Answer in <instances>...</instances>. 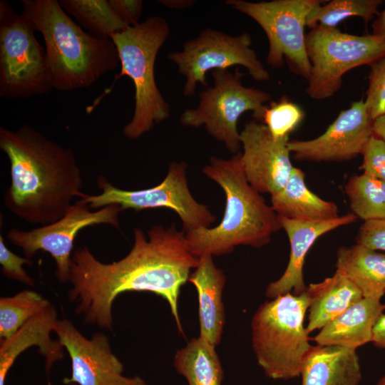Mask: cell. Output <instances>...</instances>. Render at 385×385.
Returning a JSON list of instances; mask_svg holds the SVG:
<instances>
[{
    "mask_svg": "<svg viewBox=\"0 0 385 385\" xmlns=\"http://www.w3.org/2000/svg\"><path fill=\"white\" fill-rule=\"evenodd\" d=\"M373 134L385 143V113L374 120Z\"/></svg>",
    "mask_w": 385,
    "mask_h": 385,
    "instance_id": "74e56055",
    "label": "cell"
},
{
    "mask_svg": "<svg viewBox=\"0 0 385 385\" xmlns=\"http://www.w3.org/2000/svg\"><path fill=\"white\" fill-rule=\"evenodd\" d=\"M61 6L91 35L111 38L127 29L111 7L109 0H60Z\"/></svg>",
    "mask_w": 385,
    "mask_h": 385,
    "instance_id": "484cf974",
    "label": "cell"
},
{
    "mask_svg": "<svg viewBox=\"0 0 385 385\" xmlns=\"http://www.w3.org/2000/svg\"><path fill=\"white\" fill-rule=\"evenodd\" d=\"M385 311L380 300L362 297L322 327L314 337L319 345L356 349L372 342L374 327Z\"/></svg>",
    "mask_w": 385,
    "mask_h": 385,
    "instance_id": "44dd1931",
    "label": "cell"
},
{
    "mask_svg": "<svg viewBox=\"0 0 385 385\" xmlns=\"http://www.w3.org/2000/svg\"><path fill=\"white\" fill-rule=\"evenodd\" d=\"M250 35L245 32L230 36L222 31L207 28L200 34L183 44L181 51L168 54L178 72L185 78L183 94L193 96L197 83L209 86L206 73L214 70H227L233 66L247 68L253 79L265 81L270 74L251 47Z\"/></svg>",
    "mask_w": 385,
    "mask_h": 385,
    "instance_id": "7c38bea8",
    "label": "cell"
},
{
    "mask_svg": "<svg viewBox=\"0 0 385 385\" xmlns=\"http://www.w3.org/2000/svg\"><path fill=\"white\" fill-rule=\"evenodd\" d=\"M304 173L293 168L284 187L271 195L274 210L280 216L299 221L326 220L339 217L335 202L324 200L309 190Z\"/></svg>",
    "mask_w": 385,
    "mask_h": 385,
    "instance_id": "603a6c76",
    "label": "cell"
},
{
    "mask_svg": "<svg viewBox=\"0 0 385 385\" xmlns=\"http://www.w3.org/2000/svg\"><path fill=\"white\" fill-rule=\"evenodd\" d=\"M123 211L118 205H110L91 211L88 203L79 198L58 220L29 231L11 229L6 233L9 241L22 249L31 260L40 250L48 252L56 265L55 274L61 283L69 282L74 240L83 228L96 225H109L119 228V215Z\"/></svg>",
    "mask_w": 385,
    "mask_h": 385,
    "instance_id": "4fadbf2b",
    "label": "cell"
},
{
    "mask_svg": "<svg viewBox=\"0 0 385 385\" xmlns=\"http://www.w3.org/2000/svg\"><path fill=\"white\" fill-rule=\"evenodd\" d=\"M51 304L41 294L24 289L0 298V338L11 337L22 326Z\"/></svg>",
    "mask_w": 385,
    "mask_h": 385,
    "instance_id": "83f0119b",
    "label": "cell"
},
{
    "mask_svg": "<svg viewBox=\"0 0 385 385\" xmlns=\"http://www.w3.org/2000/svg\"><path fill=\"white\" fill-rule=\"evenodd\" d=\"M306 51L311 64L306 92L312 99L324 100L341 88L346 72L384 57L385 39L318 26L306 35Z\"/></svg>",
    "mask_w": 385,
    "mask_h": 385,
    "instance_id": "9c48e42d",
    "label": "cell"
},
{
    "mask_svg": "<svg viewBox=\"0 0 385 385\" xmlns=\"http://www.w3.org/2000/svg\"><path fill=\"white\" fill-rule=\"evenodd\" d=\"M381 3V0H332L315 6L309 14L306 24L311 29L318 26L333 29L351 16L360 17L366 24L379 14Z\"/></svg>",
    "mask_w": 385,
    "mask_h": 385,
    "instance_id": "f1b7e54d",
    "label": "cell"
},
{
    "mask_svg": "<svg viewBox=\"0 0 385 385\" xmlns=\"http://www.w3.org/2000/svg\"><path fill=\"white\" fill-rule=\"evenodd\" d=\"M169 35L166 20L153 16L111 38L118 50L121 67L115 81L128 76L135 87L133 115L123 130L129 139H138L170 116V106L156 85L154 73L158 51Z\"/></svg>",
    "mask_w": 385,
    "mask_h": 385,
    "instance_id": "5b68a950",
    "label": "cell"
},
{
    "mask_svg": "<svg viewBox=\"0 0 385 385\" xmlns=\"http://www.w3.org/2000/svg\"><path fill=\"white\" fill-rule=\"evenodd\" d=\"M211 75L213 86L201 91L196 108L185 110L180 117L185 126L199 128L205 125L207 132L222 143L232 153L240 152V133L237 123L241 115L252 111L257 121H262L265 103L271 96L255 88L244 86L242 74L238 68L232 73L227 70H214Z\"/></svg>",
    "mask_w": 385,
    "mask_h": 385,
    "instance_id": "52a82bcc",
    "label": "cell"
},
{
    "mask_svg": "<svg viewBox=\"0 0 385 385\" xmlns=\"http://www.w3.org/2000/svg\"><path fill=\"white\" fill-rule=\"evenodd\" d=\"M304 116L302 108L284 96L267 107L262 121L272 136L278 140L289 137L302 121Z\"/></svg>",
    "mask_w": 385,
    "mask_h": 385,
    "instance_id": "f546056e",
    "label": "cell"
},
{
    "mask_svg": "<svg viewBox=\"0 0 385 385\" xmlns=\"http://www.w3.org/2000/svg\"><path fill=\"white\" fill-rule=\"evenodd\" d=\"M356 219L353 213L319 221H299L279 215L281 227L286 232L289 241V259L282 275L267 286L266 296L274 299L292 291L297 295L305 292L307 287L304 281L303 267L311 247L320 236L351 224Z\"/></svg>",
    "mask_w": 385,
    "mask_h": 385,
    "instance_id": "e0dca14e",
    "label": "cell"
},
{
    "mask_svg": "<svg viewBox=\"0 0 385 385\" xmlns=\"http://www.w3.org/2000/svg\"><path fill=\"white\" fill-rule=\"evenodd\" d=\"M187 163L172 162L165 178L158 185L150 188L126 190L113 185L102 175L97 180L98 195L81 192L91 209L98 210L110 205H118L123 210H143L167 208L175 211L183 222L185 232L202 227H210L216 217L207 207L199 203L192 195L187 180Z\"/></svg>",
    "mask_w": 385,
    "mask_h": 385,
    "instance_id": "30bf717a",
    "label": "cell"
},
{
    "mask_svg": "<svg viewBox=\"0 0 385 385\" xmlns=\"http://www.w3.org/2000/svg\"><path fill=\"white\" fill-rule=\"evenodd\" d=\"M336 268L360 289L363 297L381 301L385 294V254L359 244L341 247Z\"/></svg>",
    "mask_w": 385,
    "mask_h": 385,
    "instance_id": "cb8c5ba5",
    "label": "cell"
},
{
    "mask_svg": "<svg viewBox=\"0 0 385 385\" xmlns=\"http://www.w3.org/2000/svg\"><path fill=\"white\" fill-rule=\"evenodd\" d=\"M320 0H274L250 2L243 0L226 1L233 9L247 15L263 29L269 42L267 63L281 68L284 61L294 73L307 81L311 64L306 51L307 18Z\"/></svg>",
    "mask_w": 385,
    "mask_h": 385,
    "instance_id": "8fae6325",
    "label": "cell"
},
{
    "mask_svg": "<svg viewBox=\"0 0 385 385\" xmlns=\"http://www.w3.org/2000/svg\"><path fill=\"white\" fill-rule=\"evenodd\" d=\"M300 376L302 385H359L362 376L355 349L319 344L308 351Z\"/></svg>",
    "mask_w": 385,
    "mask_h": 385,
    "instance_id": "ffe728a7",
    "label": "cell"
},
{
    "mask_svg": "<svg viewBox=\"0 0 385 385\" xmlns=\"http://www.w3.org/2000/svg\"><path fill=\"white\" fill-rule=\"evenodd\" d=\"M371 27V35L385 39V8L381 13H379L377 17L372 22Z\"/></svg>",
    "mask_w": 385,
    "mask_h": 385,
    "instance_id": "8d00e7d4",
    "label": "cell"
},
{
    "mask_svg": "<svg viewBox=\"0 0 385 385\" xmlns=\"http://www.w3.org/2000/svg\"><path fill=\"white\" fill-rule=\"evenodd\" d=\"M24 14L0 1V96L26 98L49 92L46 50Z\"/></svg>",
    "mask_w": 385,
    "mask_h": 385,
    "instance_id": "ba28073f",
    "label": "cell"
},
{
    "mask_svg": "<svg viewBox=\"0 0 385 385\" xmlns=\"http://www.w3.org/2000/svg\"><path fill=\"white\" fill-rule=\"evenodd\" d=\"M371 342L375 346L385 349V313L379 317L374 327Z\"/></svg>",
    "mask_w": 385,
    "mask_h": 385,
    "instance_id": "d590c367",
    "label": "cell"
},
{
    "mask_svg": "<svg viewBox=\"0 0 385 385\" xmlns=\"http://www.w3.org/2000/svg\"><path fill=\"white\" fill-rule=\"evenodd\" d=\"M309 306L306 290L278 296L255 312L251 322L252 349L267 377L288 380L300 376L312 346L304 324Z\"/></svg>",
    "mask_w": 385,
    "mask_h": 385,
    "instance_id": "8992f818",
    "label": "cell"
},
{
    "mask_svg": "<svg viewBox=\"0 0 385 385\" xmlns=\"http://www.w3.org/2000/svg\"><path fill=\"white\" fill-rule=\"evenodd\" d=\"M213 257L204 255L188 281L196 289L198 297L200 335L217 346L222 337L225 322L222 292L226 283L224 272L213 262Z\"/></svg>",
    "mask_w": 385,
    "mask_h": 385,
    "instance_id": "d6986e66",
    "label": "cell"
},
{
    "mask_svg": "<svg viewBox=\"0 0 385 385\" xmlns=\"http://www.w3.org/2000/svg\"><path fill=\"white\" fill-rule=\"evenodd\" d=\"M67 385H77V384H74V383H71V384H67Z\"/></svg>",
    "mask_w": 385,
    "mask_h": 385,
    "instance_id": "60d3db41",
    "label": "cell"
},
{
    "mask_svg": "<svg viewBox=\"0 0 385 385\" xmlns=\"http://www.w3.org/2000/svg\"><path fill=\"white\" fill-rule=\"evenodd\" d=\"M0 264L1 272L9 279L17 280L29 286L34 285V280L26 272L22 265H32V260L13 253L6 246L4 237L0 235Z\"/></svg>",
    "mask_w": 385,
    "mask_h": 385,
    "instance_id": "1f68e13d",
    "label": "cell"
},
{
    "mask_svg": "<svg viewBox=\"0 0 385 385\" xmlns=\"http://www.w3.org/2000/svg\"><path fill=\"white\" fill-rule=\"evenodd\" d=\"M353 214L364 221L385 219V182L366 173L352 175L345 185Z\"/></svg>",
    "mask_w": 385,
    "mask_h": 385,
    "instance_id": "4316f807",
    "label": "cell"
},
{
    "mask_svg": "<svg viewBox=\"0 0 385 385\" xmlns=\"http://www.w3.org/2000/svg\"><path fill=\"white\" fill-rule=\"evenodd\" d=\"M369 86L364 101L372 120L385 113V56L370 66Z\"/></svg>",
    "mask_w": 385,
    "mask_h": 385,
    "instance_id": "4dcf8cb0",
    "label": "cell"
},
{
    "mask_svg": "<svg viewBox=\"0 0 385 385\" xmlns=\"http://www.w3.org/2000/svg\"><path fill=\"white\" fill-rule=\"evenodd\" d=\"M374 120L364 100L353 102L339 113L326 131L307 140H289L288 148L300 160L344 161L361 155L373 135Z\"/></svg>",
    "mask_w": 385,
    "mask_h": 385,
    "instance_id": "9a60e30c",
    "label": "cell"
},
{
    "mask_svg": "<svg viewBox=\"0 0 385 385\" xmlns=\"http://www.w3.org/2000/svg\"><path fill=\"white\" fill-rule=\"evenodd\" d=\"M0 148L10 164L11 185L4 205L19 219L45 225L61 219L83 187L71 149L29 125L0 128Z\"/></svg>",
    "mask_w": 385,
    "mask_h": 385,
    "instance_id": "7a4b0ae2",
    "label": "cell"
},
{
    "mask_svg": "<svg viewBox=\"0 0 385 385\" xmlns=\"http://www.w3.org/2000/svg\"><path fill=\"white\" fill-rule=\"evenodd\" d=\"M307 292L309 297L306 327L309 334L321 329L363 297L360 289L337 270L332 277L310 284Z\"/></svg>",
    "mask_w": 385,
    "mask_h": 385,
    "instance_id": "7402d4cb",
    "label": "cell"
},
{
    "mask_svg": "<svg viewBox=\"0 0 385 385\" xmlns=\"http://www.w3.org/2000/svg\"><path fill=\"white\" fill-rule=\"evenodd\" d=\"M58 321L57 312L52 305L31 319L11 337L0 342V385H5L9 369L16 358L27 349L36 346L45 357L48 375L53 364L63 358V345L51 338Z\"/></svg>",
    "mask_w": 385,
    "mask_h": 385,
    "instance_id": "ac0fdd59",
    "label": "cell"
},
{
    "mask_svg": "<svg viewBox=\"0 0 385 385\" xmlns=\"http://www.w3.org/2000/svg\"><path fill=\"white\" fill-rule=\"evenodd\" d=\"M147 234L135 228L128 254L111 263L99 261L86 246L74 250L68 297L85 323L112 331L115 299L125 292H150L167 301L179 332L183 333L178 297L190 270L197 267L198 257L191 252L185 232L174 224L154 225Z\"/></svg>",
    "mask_w": 385,
    "mask_h": 385,
    "instance_id": "6da1fadb",
    "label": "cell"
},
{
    "mask_svg": "<svg viewBox=\"0 0 385 385\" xmlns=\"http://www.w3.org/2000/svg\"><path fill=\"white\" fill-rule=\"evenodd\" d=\"M376 385H385V374L379 379Z\"/></svg>",
    "mask_w": 385,
    "mask_h": 385,
    "instance_id": "ab89813d",
    "label": "cell"
},
{
    "mask_svg": "<svg viewBox=\"0 0 385 385\" xmlns=\"http://www.w3.org/2000/svg\"><path fill=\"white\" fill-rule=\"evenodd\" d=\"M240 156L239 152L227 160L212 157L202 168L223 190L226 202L219 225L185 232L189 248L197 257L227 255L239 245L261 247L282 228L278 214L247 182Z\"/></svg>",
    "mask_w": 385,
    "mask_h": 385,
    "instance_id": "3957f363",
    "label": "cell"
},
{
    "mask_svg": "<svg viewBox=\"0 0 385 385\" xmlns=\"http://www.w3.org/2000/svg\"><path fill=\"white\" fill-rule=\"evenodd\" d=\"M22 13L44 39L52 89L72 91L91 86L120 64L111 38L94 36L73 21L57 0H22Z\"/></svg>",
    "mask_w": 385,
    "mask_h": 385,
    "instance_id": "277c9868",
    "label": "cell"
},
{
    "mask_svg": "<svg viewBox=\"0 0 385 385\" xmlns=\"http://www.w3.org/2000/svg\"><path fill=\"white\" fill-rule=\"evenodd\" d=\"M240 142L241 164L250 185L260 193L280 191L294 168L289 137L275 140L263 123L251 120L240 132Z\"/></svg>",
    "mask_w": 385,
    "mask_h": 385,
    "instance_id": "2e32d148",
    "label": "cell"
},
{
    "mask_svg": "<svg viewBox=\"0 0 385 385\" xmlns=\"http://www.w3.org/2000/svg\"><path fill=\"white\" fill-rule=\"evenodd\" d=\"M356 244L385 251V219L364 221L356 237Z\"/></svg>",
    "mask_w": 385,
    "mask_h": 385,
    "instance_id": "836d02e7",
    "label": "cell"
},
{
    "mask_svg": "<svg viewBox=\"0 0 385 385\" xmlns=\"http://www.w3.org/2000/svg\"><path fill=\"white\" fill-rule=\"evenodd\" d=\"M162 4L170 7V8H178L183 9L185 7L190 6L193 1H159Z\"/></svg>",
    "mask_w": 385,
    "mask_h": 385,
    "instance_id": "f35d334b",
    "label": "cell"
},
{
    "mask_svg": "<svg viewBox=\"0 0 385 385\" xmlns=\"http://www.w3.org/2000/svg\"><path fill=\"white\" fill-rule=\"evenodd\" d=\"M118 17L128 26L138 24L143 10L141 0H109Z\"/></svg>",
    "mask_w": 385,
    "mask_h": 385,
    "instance_id": "e575fe53",
    "label": "cell"
},
{
    "mask_svg": "<svg viewBox=\"0 0 385 385\" xmlns=\"http://www.w3.org/2000/svg\"><path fill=\"white\" fill-rule=\"evenodd\" d=\"M361 155L364 173L385 182V143L373 134Z\"/></svg>",
    "mask_w": 385,
    "mask_h": 385,
    "instance_id": "d6a6232c",
    "label": "cell"
},
{
    "mask_svg": "<svg viewBox=\"0 0 385 385\" xmlns=\"http://www.w3.org/2000/svg\"><path fill=\"white\" fill-rule=\"evenodd\" d=\"M215 345L199 336L174 356V366L189 385H222L224 371Z\"/></svg>",
    "mask_w": 385,
    "mask_h": 385,
    "instance_id": "d4e9b609",
    "label": "cell"
},
{
    "mask_svg": "<svg viewBox=\"0 0 385 385\" xmlns=\"http://www.w3.org/2000/svg\"><path fill=\"white\" fill-rule=\"evenodd\" d=\"M53 332L71 361V376L63 383L77 385H148L138 376L123 374V364L112 352L108 337L95 333L87 339L67 319H58Z\"/></svg>",
    "mask_w": 385,
    "mask_h": 385,
    "instance_id": "5bb4252c",
    "label": "cell"
}]
</instances>
